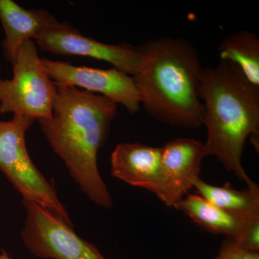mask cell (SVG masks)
Returning a JSON list of instances; mask_svg holds the SVG:
<instances>
[{"label":"cell","mask_w":259,"mask_h":259,"mask_svg":"<svg viewBox=\"0 0 259 259\" xmlns=\"http://www.w3.org/2000/svg\"><path fill=\"white\" fill-rule=\"evenodd\" d=\"M117 112V104L106 97L56 86L51 117L37 120L81 192L107 209L112 208V199L99 171L97 154L108 139Z\"/></svg>","instance_id":"1"},{"label":"cell","mask_w":259,"mask_h":259,"mask_svg":"<svg viewBox=\"0 0 259 259\" xmlns=\"http://www.w3.org/2000/svg\"><path fill=\"white\" fill-rule=\"evenodd\" d=\"M139 47L141 61L133 78L146 112L175 127L203 125L199 97L203 68L196 47L185 38L171 37L151 39Z\"/></svg>","instance_id":"2"},{"label":"cell","mask_w":259,"mask_h":259,"mask_svg":"<svg viewBox=\"0 0 259 259\" xmlns=\"http://www.w3.org/2000/svg\"><path fill=\"white\" fill-rule=\"evenodd\" d=\"M199 97L204 106L207 137L206 157L214 156L226 171L246 183L250 180L242 163L245 142L259 148V88L228 61L203 68Z\"/></svg>","instance_id":"3"},{"label":"cell","mask_w":259,"mask_h":259,"mask_svg":"<svg viewBox=\"0 0 259 259\" xmlns=\"http://www.w3.org/2000/svg\"><path fill=\"white\" fill-rule=\"evenodd\" d=\"M35 121L19 115H13L10 120H0V171L23 199L42 206L74 228L54 185L39 171L27 149L25 136Z\"/></svg>","instance_id":"4"},{"label":"cell","mask_w":259,"mask_h":259,"mask_svg":"<svg viewBox=\"0 0 259 259\" xmlns=\"http://www.w3.org/2000/svg\"><path fill=\"white\" fill-rule=\"evenodd\" d=\"M32 40L24 42L13 65L11 79H0V114L49 118L56 86L42 68Z\"/></svg>","instance_id":"5"},{"label":"cell","mask_w":259,"mask_h":259,"mask_svg":"<svg viewBox=\"0 0 259 259\" xmlns=\"http://www.w3.org/2000/svg\"><path fill=\"white\" fill-rule=\"evenodd\" d=\"M23 204L26 218L22 240L32 254L42 258L106 259L54 213L32 201L23 199Z\"/></svg>","instance_id":"6"},{"label":"cell","mask_w":259,"mask_h":259,"mask_svg":"<svg viewBox=\"0 0 259 259\" xmlns=\"http://www.w3.org/2000/svg\"><path fill=\"white\" fill-rule=\"evenodd\" d=\"M42 68L56 86L74 87L106 97L136 114L141 107L134 78L120 70L75 66L69 62L41 58Z\"/></svg>","instance_id":"7"},{"label":"cell","mask_w":259,"mask_h":259,"mask_svg":"<svg viewBox=\"0 0 259 259\" xmlns=\"http://www.w3.org/2000/svg\"><path fill=\"white\" fill-rule=\"evenodd\" d=\"M35 40L42 51L55 55L79 56L106 61L113 68L134 76L141 61L139 47L127 42L107 44L85 36L66 22L40 32Z\"/></svg>","instance_id":"8"},{"label":"cell","mask_w":259,"mask_h":259,"mask_svg":"<svg viewBox=\"0 0 259 259\" xmlns=\"http://www.w3.org/2000/svg\"><path fill=\"white\" fill-rule=\"evenodd\" d=\"M161 155L162 147L121 143L112 153L111 175L130 185L153 192L163 202L166 178Z\"/></svg>","instance_id":"9"},{"label":"cell","mask_w":259,"mask_h":259,"mask_svg":"<svg viewBox=\"0 0 259 259\" xmlns=\"http://www.w3.org/2000/svg\"><path fill=\"white\" fill-rule=\"evenodd\" d=\"M206 157L204 143L190 138H177L162 147V165L166 178L163 202L174 207L194 188L200 177L201 164Z\"/></svg>","instance_id":"10"},{"label":"cell","mask_w":259,"mask_h":259,"mask_svg":"<svg viewBox=\"0 0 259 259\" xmlns=\"http://www.w3.org/2000/svg\"><path fill=\"white\" fill-rule=\"evenodd\" d=\"M0 21L5 34L2 44L3 56L12 66L24 42L35 39L59 23L47 10L26 9L13 0H0Z\"/></svg>","instance_id":"11"},{"label":"cell","mask_w":259,"mask_h":259,"mask_svg":"<svg viewBox=\"0 0 259 259\" xmlns=\"http://www.w3.org/2000/svg\"><path fill=\"white\" fill-rule=\"evenodd\" d=\"M174 208L186 215L204 230L236 243L245 223V215H237L212 205L198 194H188Z\"/></svg>","instance_id":"12"},{"label":"cell","mask_w":259,"mask_h":259,"mask_svg":"<svg viewBox=\"0 0 259 259\" xmlns=\"http://www.w3.org/2000/svg\"><path fill=\"white\" fill-rule=\"evenodd\" d=\"M248 189L238 190L230 183L223 186L209 185L199 178L194 189L197 194L218 208L237 215H245L259 206V187L251 179L246 182Z\"/></svg>","instance_id":"13"},{"label":"cell","mask_w":259,"mask_h":259,"mask_svg":"<svg viewBox=\"0 0 259 259\" xmlns=\"http://www.w3.org/2000/svg\"><path fill=\"white\" fill-rule=\"evenodd\" d=\"M221 60L236 65L252 84L259 88V39L249 30L230 34L220 44Z\"/></svg>","instance_id":"14"},{"label":"cell","mask_w":259,"mask_h":259,"mask_svg":"<svg viewBox=\"0 0 259 259\" xmlns=\"http://www.w3.org/2000/svg\"><path fill=\"white\" fill-rule=\"evenodd\" d=\"M214 259H259V252L243 249L234 242L225 238Z\"/></svg>","instance_id":"15"},{"label":"cell","mask_w":259,"mask_h":259,"mask_svg":"<svg viewBox=\"0 0 259 259\" xmlns=\"http://www.w3.org/2000/svg\"><path fill=\"white\" fill-rule=\"evenodd\" d=\"M0 259H12L9 254L4 250H2L0 252Z\"/></svg>","instance_id":"16"},{"label":"cell","mask_w":259,"mask_h":259,"mask_svg":"<svg viewBox=\"0 0 259 259\" xmlns=\"http://www.w3.org/2000/svg\"><path fill=\"white\" fill-rule=\"evenodd\" d=\"M0 71H1V65H0Z\"/></svg>","instance_id":"17"}]
</instances>
